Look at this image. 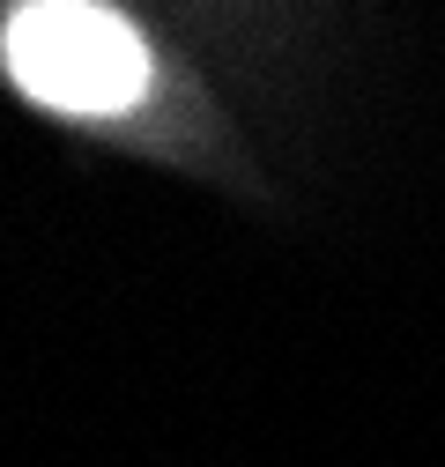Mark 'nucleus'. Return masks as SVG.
<instances>
[{
	"mask_svg": "<svg viewBox=\"0 0 445 467\" xmlns=\"http://www.w3.org/2000/svg\"><path fill=\"white\" fill-rule=\"evenodd\" d=\"M8 82L67 119H119L149 97V45L127 16L89 8V0H30L8 16L0 37Z\"/></svg>",
	"mask_w": 445,
	"mask_h": 467,
	"instance_id": "nucleus-1",
	"label": "nucleus"
}]
</instances>
